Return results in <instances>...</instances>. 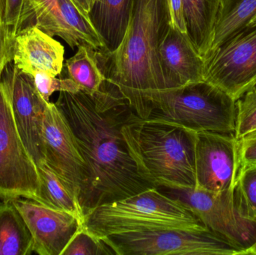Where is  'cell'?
Instances as JSON below:
<instances>
[{"instance_id":"d6986e66","label":"cell","mask_w":256,"mask_h":255,"mask_svg":"<svg viewBox=\"0 0 256 255\" xmlns=\"http://www.w3.org/2000/svg\"><path fill=\"white\" fill-rule=\"evenodd\" d=\"M57 1L61 16L60 37L72 49L80 45H87L98 52H104V43L93 26L88 15L72 0Z\"/></svg>"},{"instance_id":"ac0fdd59","label":"cell","mask_w":256,"mask_h":255,"mask_svg":"<svg viewBox=\"0 0 256 255\" xmlns=\"http://www.w3.org/2000/svg\"><path fill=\"white\" fill-rule=\"evenodd\" d=\"M34 253L31 232L12 199L0 202V255Z\"/></svg>"},{"instance_id":"7a4b0ae2","label":"cell","mask_w":256,"mask_h":255,"mask_svg":"<svg viewBox=\"0 0 256 255\" xmlns=\"http://www.w3.org/2000/svg\"><path fill=\"white\" fill-rule=\"evenodd\" d=\"M171 25L168 0H132L121 44L112 52L97 51L105 80L142 119L148 118L152 98L165 91L158 50Z\"/></svg>"},{"instance_id":"83f0119b","label":"cell","mask_w":256,"mask_h":255,"mask_svg":"<svg viewBox=\"0 0 256 255\" xmlns=\"http://www.w3.org/2000/svg\"><path fill=\"white\" fill-rule=\"evenodd\" d=\"M14 38L8 25L0 19V75L6 66L13 61Z\"/></svg>"},{"instance_id":"f546056e","label":"cell","mask_w":256,"mask_h":255,"mask_svg":"<svg viewBox=\"0 0 256 255\" xmlns=\"http://www.w3.org/2000/svg\"><path fill=\"white\" fill-rule=\"evenodd\" d=\"M168 6L171 13L172 25L179 31L186 34L183 1L182 0H168Z\"/></svg>"},{"instance_id":"f1b7e54d","label":"cell","mask_w":256,"mask_h":255,"mask_svg":"<svg viewBox=\"0 0 256 255\" xmlns=\"http://www.w3.org/2000/svg\"><path fill=\"white\" fill-rule=\"evenodd\" d=\"M239 168L256 164V130L238 139Z\"/></svg>"},{"instance_id":"603a6c76","label":"cell","mask_w":256,"mask_h":255,"mask_svg":"<svg viewBox=\"0 0 256 255\" xmlns=\"http://www.w3.org/2000/svg\"><path fill=\"white\" fill-rule=\"evenodd\" d=\"M236 206L246 220L256 223V164L239 168L234 187Z\"/></svg>"},{"instance_id":"ba28073f","label":"cell","mask_w":256,"mask_h":255,"mask_svg":"<svg viewBox=\"0 0 256 255\" xmlns=\"http://www.w3.org/2000/svg\"><path fill=\"white\" fill-rule=\"evenodd\" d=\"M161 193L190 209L204 226L244 251L256 241V223L246 220L236 206L234 187L220 192L158 187Z\"/></svg>"},{"instance_id":"4fadbf2b","label":"cell","mask_w":256,"mask_h":255,"mask_svg":"<svg viewBox=\"0 0 256 255\" xmlns=\"http://www.w3.org/2000/svg\"><path fill=\"white\" fill-rule=\"evenodd\" d=\"M31 232L34 253L62 255L84 223L73 214L45 206L32 199H12Z\"/></svg>"},{"instance_id":"6da1fadb","label":"cell","mask_w":256,"mask_h":255,"mask_svg":"<svg viewBox=\"0 0 256 255\" xmlns=\"http://www.w3.org/2000/svg\"><path fill=\"white\" fill-rule=\"evenodd\" d=\"M55 104L86 163L88 181L80 199L84 218L104 204L155 188L140 176L130 155L122 130L135 112L116 87L105 80L93 94L60 91Z\"/></svg>"},{"instance_id":"1f68e13d","label":"cell","mask_w":256,"mask_h":255,"mask_svg":"<svg viewBox=\"0 0 256 255\" xmlns=\"http://www.w3.org/2000/svg\"><path fill=\"white\" fill-rule=\"evenodd\" d=\"M81 10L84 13L88 15L93 4H94V0H72Z\"/></svg>"},{"instance_id":"44dd1931","label":"cell","mask_w":256,"mask_h":255,"mask_svg":"<svg viewBox=\"0 0 256 255\" xmlns=\"http://www.w3.org/2000/svg\"><path fill=\"white\" fill-rule=\"evenodd\" d=\"M64 67L67 70L68 78L88 94L98 92L104 83L105 77L99 67L97 51L91 46H78V52L66 60Z\"/></svg>"},{"instance_id":"277c9868","label":"cell","mask_w":256,"mask_h":255,"mask_svg":"<svg viewBox=\"0 0 256 255\" xmlns=\"http://www.w3.org/2000/svg\"><path fill=\"white\" fill-rule=\"evenodd\" d=\"M82 228L100 239L130 232L208 229L186 205L158 188L100 205L86 216Z\"/></svg>"},{"instance_id":"9a60e30c","label":"cell","mask_w":256,"mask_h":255,"mask_svg":"<svg viewBox=\"0 0 256 255\" xmlns=\"http://www.w3.org/2000/svg\"><path fill=\"white\" fill-rule=\"evenodd\" d=\"M64 46L34 24L22 28L14 38L13 62L32 76L43 72L57 76L62 71Z\"/></svg>"},{"instance_id":"8fae6325","label":"cell","mask_w":256,"mask_h":255,"mask_svg":"<svg viewBox=\"0 0 256 255\" xmlns=\"http://www.w3.org/2000/svg\"><path fill=\"white\" fill-rule=\"evenodd\" d=\"M44 145L45 163L80 203L88 181L86 163L68 123L51 102L45 107Z\"/></svg>"},{"instance_id":"d590c367","label":"cell","mask_w":256,"mask_h":255,"mask_svg":"<svg viewBox=\"0 0 256 255\" xmlns=\"http://www.w3.org/2000/svg\"><path fill=\"white\" fill-rule=\"evenodd\" d=\"M252 88V89L256 90V83L254 84V86H252V88ZM251 88H250V89H251Z\"/></svg>"},{"instance_id":"7402d4cb","label":"cell","mask_w":256,"mask_h":255,"mask_svg":"<svg viewBox=\"0 0 256 255\" xmlns=\"http://www.w3.org/2000/svg\"><path fill=\"white\" fill-rule=\"evenodd\" d=\"M37 167L40 179L39 203L73 214L84 223V214L78 199L66 188L46 163H44Z\"/></svg>"},{"instance_id":"2e32d148","label":"cell","mask_w":256,"mask_h":255,"mask_svg":"<svg viewBox=\"0 0 256 255\" xmlns=\"http://www.w3.org/2000/svg\"><path fill=\"white\" fill-rule=\"evenodd\" d=\"M132 0H99L88 13L93 26L104 43L105 51L112 52L121 44L130 16Z\"/></svg>"},{"instance_id":"5bb4252c","label":"cell","mask_w":256,"mask_h":255,"mask_svg":"<svg viewBox=\"0 0 256 255\" xmlns=\"http://www.w3.org/2000/svg\"><path fill=\"white\" fill-rule=\"evenodd\" d=\"M165 91L204 81V61L188 34L171 25L159 46Z\"/></svg>"},{"instance_id":"7c38bea8","label":"cell","mask_w":256,"mask_h":255,"mask_svg":"<svg viewBox=\"0 0 256 255\" xmlns=\"http://www.w3.org/2000/svg\"><path fill=\"white\" fill-rule=\"evenodd\" d=\"M195 189L220 193L234 187L239 170L234 134L198 132L196 142Z\"/></svg>"},{"instance_id":"484cf974","label":"cell","mask_w":256,"mask_h":255,"mask_svg":"<svg viewBox=\"0 0 256 255\" xmlns=\"http://www.w3.org/2000/svg\"><path fill=\"white\" fill-rule=\"evenodd\" d=\"M4 22L12 30L14 36L27 26L26 24L34 22V13L32 0H6Z\"/></svg>"},{"instance_id":"836d02e7","label":"cell","mask_w":256,"mask_h":255,"mask_svg":"<svg viewBox=\"0 0 256 255\" xmlns=\"http://www.w3.org/2000/svg\"><path fill=\"white\" fill-rule=\"evenodd\" d=\"M256 255V241L254 244L250 246L249 248L245 250V255Z\"/></svg>"},{"instance_id":"52a82bcc","label":"cell","mask_w":256,"mask_h":255,"mask_svg":"<svg viewBox=\"0 0 256 255\" xmlns=\"http://www.w3.org/2000/svg\"><path fill=\"white\" fill-rule=\"evenodd\" d=\"M40 202L38 167L16 128L8 93L0 80V199Z\"/></svg>"},{"instance_id":"4dcf8cb0","label":"cell","mask_w":256,"mask_h":255,"mask_svg":"<svg viewBox=\"0 0 256 255\" xmlns=\"http://www.w3.org/2000/svg\"><path fill=\"white\" fill-rule=\"evenodd\" d=\"M34 18L49 10L58 3L57 0H32Z\"/></svg>"},{"instance_id":"4316f807","label":"cell","mask_w":256,"mask_h":255,"mask_svg":"<svg viewBox=\"0 0 256 255\" xmlns=\"http://www.w3.org/2000/svg\"><path fill=\"white\" fill-rule=\"evenodd\" d=\"M34 85L40 97L46 102L50 101V97L56 91H69L76 92L80 88L69 78L58 79L43 72H37L32 75Z\"/></svg>"},{"instance_id":"e0dca14e","label":"cell","mask_w":256,"mask_h":255,"mask_svg":"<svg viewBox=\"0 0 256 255\" xmlns=\"http://www.w3.org/2000/svg\"><path fill=\"white\" fill-rule=\"evenodd\" d=\"M186 34L198 54L206 58L213 40L220 0H182Z\"/></svg>"},{"instance_id":"30bf717a","label":"cell","mask_w":256,"mask_h":255,"mask_svg":"<svg viewBox=\"0 0 256 255\" xmlns=\"http://www.w3.org/2000/svg\"><path fill=\"white\" fill-rule=\"evenodd\" d=\"M0 80L10 97L16 128L36 166L45 163L44 119L46 103L38 91L31 75L9 63L0 75Z\"/></svg>"},{"instance_id":"9c48e42d","label":"cell","mask_w":256,"mask_h":255,"mask_svg":"<svg viewBox=\"0 0 256 255\" xmlns=\"http://www.w3.org/2000/svg\"><path fill=\"white\" fill-rule=\"evenodd\" d=\"M204 61V80L238 100L256 82V25L212 51Z\"/></svg>"},{"instance_id":"cb8c5ba5","label":"cell","mask_w":256,"mask_h":255,"mask_svg":"<svg viewBox=\"0 0 256 255\" xmlns=\"http://www.w3.org/2000/svg\"><path fill=\"white\" fill-rule=\"evenodd\" d=\"M116 255L114 250L102 239L81 228L70 240L62 255Z\"/></svg>"},{"instance_id":"d4e9b609","label":"cell","mask_w":256,"mask_h":255,"mask_svg":"<svg viewBox=\"0 0 256 255\" xmlns=\"http://www.w3.org/2000/svg\"><path fill=\"white\" fill-rule=\"evenodd\" d=\"M256 130V90L250 89L236 100V139H242Z\"/></svg>"},{"instance_id":"3957f363","label":"cell","mask_w":256,"mask_h":255,"mask_svg":"<svg viewBox=\"0 0 256 255\" xmlns=\"http://www.w3.org/2000/svg\"><path fill=\"white\" fill-rule=\"evenodd\" d=\"M122 133L144 181L155 188H196V132L134 113Z\"/></svg>"},{"instance_id":"ffe728a7","label":"cell","mask_w":256,"mask_h":255,"mask_svg":"<svg viewBox=\"0 0 256 255\" xmlns=\"http://www.w3.org/2000/svg\"><path fill=\"white\" fill-rule=\"evenodd\" d=\"M256 16V0H220L208 54L248 28Z\"/></svg>"},{"instance_id":"e575fe53","label":"cell","mask_w":256,"mask_h":255,"mask_svg":"<svg viewBox=\"0 0 256 255\" xmlns=\"http://www.w3.org/2000/svg\"><path fill=\"white\" fill-rule=\"evenodd\" d=\"M256 16L255 17V19H254V20L252 21V22H251L250 25L249 27L256 26Z\"/></svg>"},{"instance_id":"8d00e7d4","label":"cell","mask_w":256,"mask_h":255,"mask_svg":"<svg viewBox=\"0 0 256 255\" xmlns=\"http://www.w3.org/2000/svg\"><path fill=\"white\" fill-rule=\"evenodd\" d=\"M94 2H96V1H99V0H94Z\"/></svg>"},{"instance_id":"d6a6232c","label":"cell","mask_w":256,"mask_h":255,"mask_svg":"<svg viewBox=\"0 0 256 255\" xmlns=\"http://www.w3.org/2000/svg\"><path fill=\"white\" fill-rule=\"evenodd\" d=\"M6 0H0V19L4 21V13H6Z\"/></svg>"},{"instance_id":"8992f818","label":"cell","mask_w":256,"mask_h":255,"mask_svg":"<svg viewBox=\"0 0 256 255\" xmlns=\"http://www.w3.org/2000/svg\"><path fill=\"white\" fill-rule=\"evenodd\" d=\"M100 239L117 255H245L236 244L208 229L130 232Z\"/></svg>"},{"instance_id":"5b68a950","label":"cell","mask_w":256,"mask_h":255,"mask_svg":"<svg viewBox=\"0 0 256 255\" xmlns=\"http://www.w3.org/2000/svg\"><path fill=\"white\" fill-rule=\"evenodd\" d=\"M236 100L206 81L161 91L150 101L147 119L178 124L198 133L234 134Z\"/></svg>"}]
</instances>
